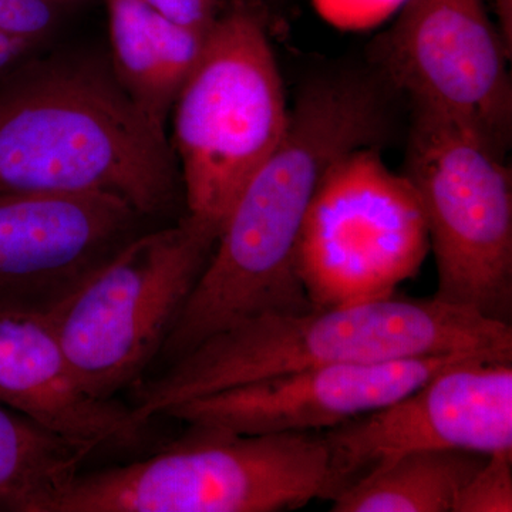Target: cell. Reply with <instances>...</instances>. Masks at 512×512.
Masks as SVG:
<instances>
[{
  "mask_svg": "<svg viewBox=\"0 0 512 512\" xmlns=\"http://www.w3.org/2000/svg\"><path fill=\"white\" fill-rule=\"evenodd\" d=\"M390 123L386 92L370 77L332 74L302 90L284 137L239 194L165 339L158 355L165 365L242 320L312 309L298 242L313 195L340 157L380 146Z\"/></svg>",
  "mask_w": 512,
  "mask_h": 512,
  "instance_id": "obj_1",
  "label": "cell"
},
{
  "mask_svg": "<svg viewBox=\"0 0 512 512\" xmlns=\"http://www.w3.org/2000/svg\"><path fill=\"white\" fill-rule=\"evenodd\" d=\"M2 192H107L150 217L177 198L178 174L111 64L32 57L0 80Z\"/></svg>",
  "mask_w": 512,
  "mask_h": 512,
  "instance_id": "obj_2",
  "label": "cell"
},
{
  "mask_svg": "<svg viewBox=\"0 0 512 512\" xmlns=\"http://www.w3.org/2000/svg\"><path fill=\"white\" fill-rule=\"evenodd\" d=\"M440 355L512 360V325L434 296L266 313L205 339L151 382L134 384L130 421L143 431L178 404L303 367Z\"/></svg>",
  "mask_w": 512,
  "mask_h": 512,
  "instance_id": "obj_3",
  "label": "cell"
},
{
  "mask_svg": "<svg viewBox=\"0 0 512 512\" xmlns=\"http://www.w3.org/2000/svg\"><path fill=\"white\" fill-rule=\"evenodd\" d=\"M319 431L239 434L191 427L154 456L77 473L43 512H278L322 497Z\"/></svg>",
  "mask_w": 512,
  "mask_h": 512,
  "instance_id": "obj_4",
  "label": "cell"
},
{
  "mask_svg": "<svg viewBox=\"0 0 512 512\" xmlns=\"http://www.w3.org/2000/svg\"><path fill=\"white\" fill-rule=\"evenodd\" d=\"M171 111L187 214L221 231L289 119L274 50L252 10L215 19Z\"/></svg>",
  "mask_w": 512,
  "mask_h": 512,
  "instance_id": "obj_5",
  "label": "cell"
},
{
  "mask_svg": "<svg viewBox=\"0 0 512 512\" xmlns=\"http://www.w3.org/2000/svg\"><path fill=\"white\" fill-rule=\"evenodd\" d=\"M220 228L187 214L137 235L45 309L74 375L101 400L140 382L210 261Z\"/></svg>",
  "mask_w": 512,
  "mask_h": 512,
  "instance_id": "obj_6",
  "label": "cell"
},
{
  "mask_svg": "<svg viewBox=\"0 0 512 512\" xmlns=\"http://www.w3.org/2000/svg\"><path fill=\"white\" fill-rule=\"evenodd\" d=\"M504 157L466 121L413 103L404 175L426 217L434 298L511 325L512 178Z\"/></svg>",
  "mask_w": 512,
  "mask_h": 512,
  "instance_id": "obj_7",
  "label": "cell"
},
{
  "mask_svg": "<svg viewBox=\"0 0 512 512\" xmlns=\"http://www.w3.org/2000/svg\"><path fill=\"white\" fill-rule=\"evenodd\" d=\"M430 251L416 188L387 167L379 146L340 157L320 181L298 242L312 308L389 298Z\"/></svg>",
  "mask_w": 512,
  "mask_h": 512,
  "instance_id": "obj_8",
  "label": "cell"
},
{
  "mask_svg": "<svg viewBox=\"0 0 512 512\" xmlns=\"http://www.w3.org/2000/svg\"><path fill=\"white\" fill-rule=\"evenodd\" d=\"M322 436L328 476L320 498L328 501L412 451H512V360H463L396 402Z\"/></svg>",
  "mask_w": 512,
  "mask_h": 512,
  "instance_id": "obj_9",
  "label": "cell"
},
{
  "mask_svg": "<svg viewBox=\"0 0 512 512\" xmlns=\"http://www.w3.org/2000/svg\"><path fill=\"white\" fill-rule=\"evenodd\" d=\"M511 50L483 0H406L379 62L413 103L476 128L501 154L512 128Z\"/></svg>",
  "mask_w": 512,
  "mask_h": 512,
  "instance_id": "obj_10",
  "label": "cell"
},
{
  "mask_svg": "<svg viewBox=\"0 0 512 512\" xmlns=\"http://www.w3.org/2000/svg\"><path fill=\"white\" fill-rule=\"evenodd\" d=\"M473 355H440L303 367L171 407L190 427L239 434L325 431L396 402ZM491 360V359H488Z\"/></svg>",
  "mask_w": 512,
  "mask_h": 512,
  "instance_id": "obj_11",
  "label": "cell"
},
{
  "mask_svg": "<svg viewBox=\"0 0 512 512\" xmlns=\"http://www.w3.org/2000/svg\"><path fill=\"white\" fill-rule=\"evenodd\" d=\"M140 218L107 192H2L0 302L49 308L136 238Z\"/></svg>",
  "mask_w": 512,
  "mask_h": 512,
  "instance_id": "obj_12",
  "label": "cell"
},
{
  "mask_svg": "<svg viewBox=\"0 0 512 512\" xmlns=\"http://www.w3.org/2000/svg\"><path fill=\"white\" fill-rule=\"evenodd\" d=\"M0 404L96 448L140 439L130 407L84 390L45 309L0 302Z\"/></svg>",
  "mask_w": 512,
  "mask_h": 512,
  "instance_id": "obj_13",
  "label": "cell"
},
{
  "mask_svg": "<svg viewBox=\"0 0 512 512\" xmlns=\"http://www.w3.org/2000/svg\"><path fill=\"white\" fill-rule=\"evenodd\" d=\"M111 69L124 92L165 136V123L208 32L178 25L143 0H107Z\"/></svg>",
  "mask_w": 512,
  "mask_h": 512,
  "instance_id": "obj_14",
  "label": "cell"
},
{
  "mask_svg": "<svg viewBox=\"0 0 512 512\" xmlns=\"http://www.w3.org/2000/svg\"><path fill=\"white\" fill-rule=\"evenodd\" d=\"M487 454L431 448L394 458L330 501L333 512H453Z\"/></svg>",
  "mask_w": 512,
  "mask_h": 512,
  "instance_id": "obj_15",
  "label": "cell"
},
{
  "mask_svg": "<svg viewBox=\"0 0 512 512\" xmlns=\"http://www.w3.org/2000/svg\"><path fill=\"white\" fill-rule=\"evenodd\" d=\"M94 450L0 404V512H42Z\"/></svg>",
  "mask_w": 512,
  "mask_h": 512,
  "instance_id": "obj_16",
  "label": "cell"
},
{
  "mask_svg": "<svg viewBox=\"0 0 512 512\" xmlns=\"http://www.w3.org/2000/svg\"><path fill=\"white\" fill-rule=\"evenodd\" d=\"M512 511V451L488 454L458 491L453 512Z\"/></svg>",
  "mask_w": 512,
  "mask_h": 512,
  "instance_id": "obj_17",
  "label": "cell"
},
{
  "mask_svg": "<svg viewBox=\"0 0 512 512\" xmlns=\"http://www.w3.org/2000/svg\"><path fill=\"white\" fill-rule=\"evenodd\" d=\"M53 0H0V30L42 43L55 25Z\"/></svg>",
  "mask_w": 512,
  "mask_h": 512,
  "instance_id": "obj_18",
  "label": "cell"
},
{
  "mask_svg": "<svg viewBox=\"0 0 512 512\" xmlns=\"http://www.w3.org/2000/svg\"><path fill=\"white\" fill-rule=\"evenodd\" d=\"M320 15L345 29L375 26L400 10L406 0H313Z\"/></svg>",
  "mask_w": 512,
  "mask_h": 512,
  "instance_id": "obj_19",
  "label": "cell"
},
{
  "mask_svg": "<svg viewBox=\"0 0 512 512\" xmlns=\"http://www.w3.org/2000/svg\"><path fill=\"white\" fill-rule=\"evenodd\" d=\"M178 25L208 32L217 16L218 0H143Z\"/></svg>",
  "mask_w": 512,
  "mask_h": 512,
  "instance_id": "obj_20",
  "label": "cell"
},
{
  "mask_svg": "<svg viewBox=\"0 0 512 512\" xmlns=\"http://www.w3.org/2000/svg\"><path fill=\"white\" fill-rule=\"evenodd\" d=\"M39 43L0 30V80L35 57Z\"/></svg>",
  "mask_w": 512,
  "mask_h": 512,
  "instance_id": "obj_21",
  "label": "cell"
},
{
  "mask_svg": "<svg viewBox=\"0 0 512 512\" xmlns=\"http://www.w3.org/2000/svg\"><path fill=\"white\" fill-rule=\"evenodd\" d=\"M495 13H497L498 29L505 45L512 49V0H494Z\"/></svg>",
  "mask_w": 512,
  "mask_h": 512,
  "instance_id": "obj_22",
  "label": "cell"
}]
</instances>
